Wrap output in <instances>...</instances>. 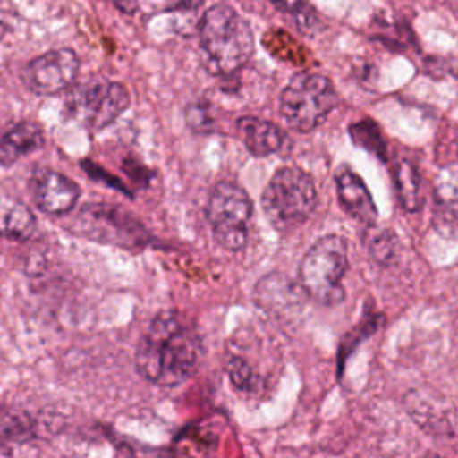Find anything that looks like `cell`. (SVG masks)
<instances>
[{"instance_id": "obj_1", "label": "cell", "mask_w": 458, "mask_h": 458, "mask_svg": "<svg viewBox=\"0 0 458 458\" xmlns=\"http://www.w3.org/2000/svg\"><path fill=\"white\" fill-rule=\"evenodd\" d=\"M202 342L177 311L154 317L136 349V369L150 383L177 386L199 367Z\"/></svg>"}, {"instance_id": "obj_2", "label": "cell", "mask_w": 458, "mask_h": 458, "mask_svg": "<svg viewBox=\"0 0 458 458\" xmlns=\"http://www.w3.org/2000/svg\"><path fill=\"white\" fill-rule=\"evenodd\" d=\"M199 36L208 68L216 75L236 73L254 52L250 25L225 4H216L204 13Z\"/></svg>"}, {"instance_id": "obj_3", "label": "cell", "mask_w": 458, "mask_h": 458, "mask_svg": "<svg viewBox=\"0 0 458 458\" xmlns=\"http://www.w3.org/2000/svg\"><path fill=\"white\" fill-rule=\"evenodd\" d=\"M347 240L340 234L318 238L299 265V284L306 295L324 306L344 301L342 277L347 272Z\"/></svg>"}, {"instance_id": "obj_4", "label": "cell", "mask_w": 458, "mask_h": 458, "mask_svg": "<svg viewBox=\"0 0 458 458\" xmlns=\"http://www.w3.org/2000/svg\"><path fill=\"white\" fill-rule=\"evenodd\" d=\"M263 211L277 231H288L302 224L317 206V190L311 177L297 168L277 170L261 193Z\"/></svg>"}, {"instance_id": "obj_5", "label": "cell", "mask_w": 458, "mask_h": 458, "mask_svg": "<svg viewBox=\"0 0 458 458\" xmlns=\"http://www.w3.org/2000/svg\"><path fill=\"white\" fill-rule=\"evenodd\" d=\"M336 104L338 95L331 81L313 72L295 73L279 97L283 118L299 132H310L320 125Z\"/></svg>"}, {"instance_id": "obj_6", "label": "cell", "mask_w": 458, "mask_h": 458, "mask_svg": "<svg viewBox=\"0 0 458 458\" xmlns=\"http://www.w3.org/2000/svg\"><path fill=\"white\" fill-rule=\"evenodd\" d=\"M252 215V200L247 191L231 181H220L209 193L206 216L216 242L227 250H242L247 245V224Z\"/></svg>"}, {"instance_id": "obj_7", "label": "cell", "mask_w": 458, "mask_h": 458, "mask_svg": "<svg viewBox=\"0 0 458 458\" xmlns=\"http://www.w3.org/2000/svg\"><path fill=\"white\" fill-rule=\"evenodd\" d=\"M129 102V91L122 82L95 79L75 93L72 111L88 129L102 131L127 111Z\"/></svg>"}, {"instance_id": "obj_8", "label": "cell", "mask_w": 458, "mask_h": 458, "mask_svg": "<svg viewBox=\"0 0 458 458\" xmlns=\"http://www.w3.org/2000/svg\"><path fill=\"white\" fill-rule=\"evenodd\" d=\"M73 229L84 238H95L114 245L132 247L145 243V231L131 215L123 213L118 206L88 204L75 216Z\"/></svg>"}, {"instance_id": "obj_9", "label": "cell", "mask_w": 458, "mask_h": 458, "mask_svg": "<svg viewBox=\"0 0 458 458\" xmlns=\"http://www.w3.org/2000/svg\"><path fill=\"white\" fill-rule=\"evenodd\" d=\"M81 70V59L72 48L48 50L30 59L21 70L23 84L34 95H57L70 88Z\"/></svg>"}, {"instance_id": "obj_10", "label": "cell", "mask_w": 458, "mask_h": 458, "mask_svg": "<svg viewBox=\"0 0 458 458\" xmlns=\"http://www.w3.org/2000/svg\"><path fill=\"white\" fill-rule=\"evenodd\" d=\"M306 299L308 295L302 286L281 272L263 276L252 290L254 304L274 317H293L301 313Z\"/></svg>"}, {"instance_id": "obj_11", "label": "cell", "mask_w": 458, "mask_h": 458, "mask_svg": "<svg viewBox=\"0 0 458 458\" xmlns=\"http://www.w3.org/2000/svg\"><path fill=\"white\" fill-rule=\"evenodd\" d=\"M29 190L34 204L48 215L70 213L81 197V188L75 181L50 168L34 170L29 179Z\"/></svg>"}, {"instance_id": "obj_12", "label": "cell", "mask_w": 458, "mask_h": 458, "mask_svg": "<svg viewBox=\"0 0 458 458\" xmlns=\"http://www.w3.org/2000/svg\"><path fill=\"white\" fill-rule=\"evenodd\" d=\"M338 200L345 213L356 218L363 225H374L377 220V209L374 199L361 181V177L351 170H344L336 175Z\"/></svg>"}, {"instance_id": "obj_13", "label": "cell", "mask_w": 458, "mask_h": 458, "mask_svg": "<svg viewBox=\"0 0 458 458\" xmlns=\"http://www.w3.org/2000/svg\"><path fill=\"white\" fill-rule=\"evenodd\" d=\"M43 145L45 132L39 123L32 120L18 122L0 134V166H11Z\"/></svg>"}, {"instance_id": "obj_14", "label": "cell", "mask_w": 458, "mask_h": 458, "mask_svg": "<svg viewBox=\"0 0 458 458\" xmlns=\"http://www.w3.org/2000/svg\"><path fill=\"white\" fill-rule=\"evenodd\" d=\"M236 132L247 150L258 157L276 154L284 140L283 131L276 123L256 116H242L236 122Z\"/></svg>"}, {"instance_id": "obj_15", "label": "cell", "mask_w": 458, "mask_h": 458, "mask_svg": "<svg viewBox=\"0 0 458 458\" xmlns=\"http://www.w3.org/2000/svg\"><path fill=\"white\" fill-rule=\"evenodd\" d=\"M38 227L32 209L18 197L0 193V236L29 240Z\"/></svg>"}, {"instance_id": "obj_16", "label": "cell", "mask_w": 458, "mask_h": 458, "mask_svg": "<svg viewBox=\"0 0 458 458\" xmlns=\"http://www.w3.org/2000/svg\"><path fill=\"white\" fill-rule=\"evenodd\" d=\"M392 175H394L397 197H399V202L403 204V208L410 213L419 211L422 208L424 199L420 193V175H419L415 165L408 159H399L394 165Z\"/></svg>"}, {"instance_id": "obj_17", "label": "cell", "mask_w": 458, "mask_h": 458, "mask_svg": "<svg viewBox=\"0 0 458 458\" xmlns=\"http://www.w3.org/2000/svg\"><path fill=\"white\" fill-rule=\"evenodd\" d=\"M349 136L356 147L374 154L381 161H386V143L376 122H372L370 118L354 122L352 125H349Z\"/></svg>"}, {"instance_id": "obj_18", "label": "cell", "mask_w": 458, "mask_h": 458, "mask_svg": "<svg viewBox=\"0 0 458 458\" xmlns=\"http://www.w3.org/2000/svg\"><path fill=\"white\" fill-rule=\"evenodd\" d=\"M367 250L374 263L381 267H390L397 261L401 254V242L394 231L381 229L367 240Z\"/></svg>"}, {"instance_id": "obj_19", "label": "cell", "mask_w": 458, "mask_h": 458, "mask_svg": "<svg viewBox=\"0 0 458 458\" xmlns=\"http://www.w3.org/2000/svg\"><path fill=\"white\" fill-rule=\"evenodd\" d=\"M32 437L30 419L13 408H0V440L25 442Z\"/></svg>"}, {"instance_id": "obj_20", "label": "cell", "mask_w": 458, "mask_h": 458, "mask_svg": "<svg viewBox=\"0 0 458 458\" xmlns=\"http://www.w3.org/2000/svg\"><path fill=\"white\" fill-rule=\"evenodd\" d=\"M225 369H227V376H229V379H231L234 388L243 390V392H250L256 386L258 377L252 372L250 365L243 358L231 356Z\"/></svg>"}, {"instance_id": "obj_21", "label": "cell", "mask_w": 458, "mask_h": 458, "mask_svg": "<svg viewBox=\"0 0 458 458\" xmlns=\"http://www.w3.org/2000/svg\"><path fill=\"white\" fill-rule=\"evenodd\" d=\"M184 118H186V123L188 127L193 131V132H199V134H208L215 129V120L211 116V109L208 104H202V102H195V104H190L184 111Z\"/></svg>"}, {"instance_id": "obj_22", "label": "cell", "mask_w": 458, "mask_h": 458, "mask_svg": "<svg viewBox=\"0 0 458 458\" xmlns=\"http://www.w3.org/2000/svg\"><path fill=\"white\" fill-rule=\"evenodd\" d=\"M276 9L286 13V14H292V16H299L308 5L302 2V0H268Z\"/></svg>"}, {"instance_id": "obj_23", "label": "cell", "mask_w": 458, "mask_h": 458, "mask_svg": "<svg viewBox=\"0 0 458 458\" xmlns=\"http://www.w3.org/2000/svg\"><path fill=\"white\" fill-rule=\"evenodd\" d=\"M204 4V0H168V11H188L197 9Z\"/></svg>"}, {"instance_id": "obj_24", "label": "cell", "mask_w": 458, "mask_h": 458, "mask_svg": "<svg viewBox=\"0 0 458 458\" xmlns=\"http://www.w3.org/2000/svg\"><path fill=\"white\" fill-rule=\"evenodd\" d=\"M114 7H118L125 14H132L138 9V0H111Z\"/></svg>"}, {"instance_id": "obj_25", "label": "cell", "mask_w": 458, "mask_h": 458, "mask_svg": "<svg viewBox=\"0 0 458 458\" xmlns=\"http://www.w3.org/2000/svg\"><path fill=\"white\" fill-rule=\"evenodd\" d=\"M435 458H444V456H435Z\"/></svg>"}]
</instances>
